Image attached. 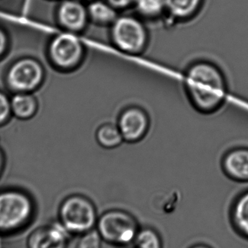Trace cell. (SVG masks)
<instances>
[{
	"label": "cell",
	"instance_id": "6da1fadb",
	"mask_svg": "<svg viewBox=\"0 0 248 248\" xmlns=\"http://www.w3.org/2000/svg\"><path fill=\"white\" fill-rule=\"evenodd\" d=\"M186 87L195 106L201 111L216 110L225 95V80L220 70L213 64L199 62L191 67Z\"/></svg>",
	"mask_w": 248,
	"mask_h": 248
},
{
	"label": "cell",
	"instance_id": "7a4b0ae2",
	"mask_svg": "<svg viewBox=\"0 0 248 248\" xmlns=\"http://www.w3.org/2000/svg\"><path fill=\"white\" fill-rule=\"evenodd\" d=\"M29 195L17 190L0 192V233H10L24 227L33 215Z\"/></svg>",
	"mask_w": 248,
	"mask_h": 248
},
{
	"label": "cell",
	"instance_id": "3957f363",
	"mask_svg": "<svg viewBox=\"0 0 248 248\" xmlns=\"http://www.w3.org/2000/svg\"><path fill=\"white\" fill-rule=\"evenodd\" d=\"M97 227L102 240L122 248L134 245L139 230L135 218L121 210L106 211L98 219Z\"/></svg>",
	"mask_w": 248,
	"mask_h": 248
},
{
	"label": "cell",
	"instance_id": "277c9868",
	"mask_svg": "<svg viewBox=\"0 0 248 248\" xmlns=\"http://www.w3.org/2000/svg\"><path fill=\"white\" fill-rule=\"evenodd\" d=\"M60 224L72 234H84L97 224L94 204L85 197L72 195L64 200L59 208Z\"/></svg>",
	"mask_w": 248,
	"mask_h": 248
},
{
	"label": "cell",
	"instance_id": "5b68a950",
	"mask_svg": "<svg viewBox=\"0 0 248 248\" xmlns=\"http://www.w3.org/2000/svg\"><path fill=\"white\" fill-rule=\"evenodd\" d=\"M112 24V39L120 50L130 54H138L144 50L147 45V32L138 19L122 16L117 17Z\"/></svg>",
	"mask_w": 248,
	"mask_h": 248
},
{
	"label": "cell",
	"instance_id": "8992f818",
	"mask_svg": "<svg viewBox=\"0 0 248 248\" xmlns=\"http://www.w3.org/2000/svg\"><path fill=\"white\" fill-rule=\"evenodd\" d=\"M43 78L42 65L32 58H23L13 64L7 76L9 87L19 93H29L36 90Z\"/></svg>",
	"mask_w": 248,
	"mask_h": 248
},
{
	"label": "cell",
	"instance_id": "52a82bcc",
	"mask_svg": "<svg viewBox=\"0 0 248 248\" xmlns=\"http://www.w3.org/2000/svg\"><path fill=\"white\" fill-rule=\"evenodd\" d=\"M50 57L54 65L63 70H71L78 66L84 55L83 45L76 36L64 33L51 42Z\"/></svg>",
	"mask_w": 248,
	"mask_h": 248
},
{
	"label": "cell",
	"instance_id": "ba28073f",
	"mask_svg": "<svg viewBox=\"0 0 248 248\" xmlns=\"http://www.w3.org/2000/svg\"><path fill=\"white\" fill-rule=\"evenodd\" d=\"M68 232L61 224H48L31 233L28 248H67Z\"/></svg>",
	"mask_w": 248,
	"mask_h": 248
},
{
	"label": "cell",
	"instance_id": "9c48e42d",
	"mask_svg": "<svg viewBox=\"0 0 248 248\" xmlns=\"http://www.w3.org/2000/svg\"><path fill=\"white\" fill-rule=\"evenodd\" d=\"M125 140L134 142L147 134L149 119L145 112L138 108H131L121 115L118 125Z\"/></svg>",
	"mask_w": 248,
	"mask_h": 248
},
{
	"label": "cell",
	"instance_id": "30bf717a",
	"mask_svg": "<svg viewBox=\"0 0 248 248\" xmlns=\"http://www.w3.org/2000/svg\"><path fill=\"white\" fill-rule=\"evenodd\" d=\"M88 13L77 0H66L61 4L58 18L64 28L71 31H80L85 27Z\"/></svg>",
	"mask_w": 248,
	"mask_h": 248
},
{
	"label": "cell",
	"instance_id": "8fae6325",
	"mask_svg": "<svg viewBox=\"0 0 248 248\" xmlns=\"http://www.w3.org/2000/svg\"><path fill=\"white\" fill-rule=\"evenodd\" d=\"M224 169L229 176L240 182H248V149L240 148L228 153Z\"/></svg>",
	"mask_w": 248,
	"mask_h": 248
},
{
	"label": "cell",
	"instance_id": "7c38bea8",
	"mask_svg": "<svg viewBox=\"0 0 248 248\" xmlns=\"http://www.w3.org/2000/svg\"><path fill=\"white\" fill-rule=\"evenodd\" d=\"M12 113L17 119H31L36 114L38 104L36 98L29 93H18L11 100Z\"/></svg>",
	"mask_w": 248,
	"mask_h": 248
},
{
	"label": "cell",
	"instance_id": "4fadbf2b",
	"mask_svg": "<svg viewBox=\"0 0 248 248\" xmlns=\"http://www.w3.org/2000/svg\"><path fill=\"white\" fill-rule=\"evenodd\" d=\"M115 7L108 1H95L87 9L88 16L99 24H109L115 21L117 16Z\"/></svg>",
	"mask_w": 248,
	"mask_h": 248
},
{
	"label": "cell",
	"instance_id": "5bb4252c",
	"mask_svg": "<svg viewBox=\"0 0 248 248\" xmlns=\"http://www.w3.org/2000/svg\"><path fill=\"white\" fill-rule=\"evenodd\" d=\"M231 217L236 228L248 238V192L241 195L236 201Z\"/></svg>",
	"mask_w": 248,
	"mask_h": 248
},
{
	"label": "cell",
	"instance_id": "9a60e30c",
	"mask_svg": "<svg viewBox=\"0 0 248 248\" xmlns=\"http://www.w3.org/2000/svg\"><path fill=\"white\" fill-rule=\"evenodd\" d=\"M202 0H166V10L178 18H186L196 12Z\"/></svg>",
	"mask_w": 248,
	"mask_h": 248
},
{
	"label": "cell",
	"instance_id": "2e32d148",
	"mask_svg": "<svg viewBox=\"0 0 248 248\" xmlns=\"http://www.w3.org/2000/svg\"><path fill=\"white\" fill-rule=\"evenodd\" d=\"M96 137L99 144L106 148L117 147L124 140L119 127L112 124H105L100 127Z\"/></svg>",
	"mask_w": 248,
	"mask_h": 248
},
{
	"label": "cell",
	"instance_id": "e0dca14e",
	"mask_svg": "<svg viewBox=\"0 0 248 248\" xmlns=\"http://www.w3.org/2000/svg\"><path fill=\"white\" fill-rule=\"evenodd\" d=\"M134 246L136 248H163V242L158 233L153 229H139Z\"/></svg>",
	"mask_w": 248,
	"mask_h": 248
},
{
	"label": "cell",
	"instance_id": "ac0fdd59",
	"mask_svg": "<svg viewBox=\"0 0 248 248\" xmlns=\"http://www.w3.org/2000/svg\"><path fill=\"white\" fill-rule=\"evenodd\" d=\"M138 13L149 17H156L166 9V0H135Z\"/></svg>",
	"mask_w": 248,
	"mask_h": 248
},
{
	"label": "cell",
	"instance_id": "d6986e66",
	"mask_svg": "<svg viewBox=\"0 0 248 248\" xmlns=\"http://www.w3.org/2000/svg\"><path fill=\"white\" fill-rule=\"evenodd\" d=\"M102 240L99 232L92 230L83 234L77 248H101Z\"/></svg>",
	"mask_w": 248,
	"mask_h": 248
},
{
	"label": "cell",
	"instance_id": "ffe728a7",
	"mask_svg": "<svg viewBox=\"0 0 248 248\" xmlns=\"http://www.w3.org/2000/svg\"><path fill=\"white\" fill-rule=\"evenodd\" d=\"M12 113L11 103L7 96L0 93V125L5 123Z\"/></svg>",
	"mask_w": 248,
	"mask_h": 248
},
{
	"label": "cell",
	"instance_id": "44dd1931",
	"mask_svg": "<svg viewBox=\"0 0 248 248\" xmlns=\"http://www.w3.org/2000/svg\"><path fill=\"white\" fill-rule=\"evenodd\" d=\"M115 8H125L135 3V0H106Z\"/></svg>",
	"mask_w": 248,
	"mask_h": 248
},
{
	"label": "cell",
	"instance_id": "7402d4cb",
	"mask_svg": "<svg viewBox=\"0 0 248 248\" xmlns=\"http://www.w3.org/2000/svg\"><path fill=\"white\" fill-rule=\"evenodd\" d=\"M7 39L5 33L0 29V57L5 52L7 48Z\"/></svg>",
	"mask_w": 248,
	"mask_h": 248
},
{
	"label": "cell",
	"instance_id": "603a6c76",
	"mask_svg": "<svg viewBox=\"0 0 248 248\" xmlns=\"http://www.w3.org/2000/svg\"><path fill=\"white\" fill-rule=\"evenodd\" d=\"M4 155H3L2 152L0 150V174H1V171H2L3 167H4Z\"/></svg>",
	"mask_w": 248,
	"mask_h": 248
},
{
	"label": "cell",
	"instance_id": "cb8c5ba5",
	"mask_svg": "<svg viewBox=\"0 0 248 248\" xmlns=\"http://www.w3.org/2000/svg\"><path fill=\"white\" fill-rule=\"evenodd\" d=\"M191 248H211L209 246H205V245H197V246H193Z\"/></svg>",
	"mask_w": 248,
	"mask_h": 248
}]
</instances>
